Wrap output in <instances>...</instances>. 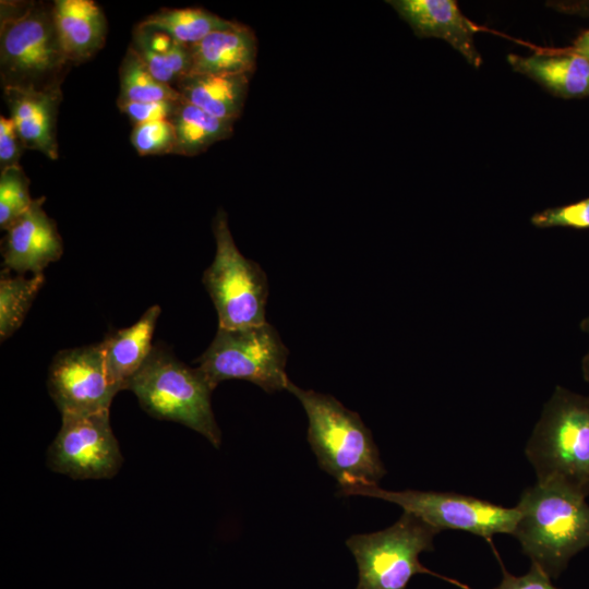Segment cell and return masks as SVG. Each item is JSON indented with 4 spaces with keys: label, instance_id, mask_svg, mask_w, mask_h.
Instances as JSON below:
<instances>
[{
    "label": "cell",
    "instance_id": "6da1fadb",
    "mask_svg": "<svg viewBox=\"0 0 589 589\" xmlns=\"http://www.w3.org/2000/svg\"><path fill=\"white\" fill-rule=\"evenodd\" d=\"M286 390L304 408L310 446L318 466L338 481L340 491L377 485L386 469L372 433L359 414L333 396L302 389L291 381Z\"/></svg>",
    "mask_w": 589,
    "mask_h": 589
},
{
    "label": "cell",
    "instance_id": "7a4b0ae2",
    "mask_svg": "<svg viewBox=\"0 0 589 589\" xmlns=\"http://www.w3.org/2000/svg\"><path fill=\"white\" fill-rule=\"evenodd\" d=\"M520 512L513 536L531 564L551 579L570 558L589 546V505L585 497L555 484L527 488L516 505Z\"/></svg>",
    "mask_w": 589,
    "mask_h": 589
},
{
    "label": "cell",
    "instance_id": "3957f363",
    "mask_svg": "<svg viewBox=\"0 0 589 589\" xmlns=\"http://www.w3.org/2000/svg\"><path fill=\"white\" fill-rule=\"evenodd\" d=\"M70 68L56 33L52 2H0L2 89L59 87Z\"/></svg>",
    "mask_w": 589,
    "mask_h": 589
},
{
    "label": "cell",
    "instance_id": "277c9868",
    "mask_svg": "<svg viewBox=\"0 0 589 589\" xmlns=\"http://www.w3.org/2000/svg\"><path fill=\"white\" fill-rule=\"evenodd\" d=\"M538 482L589 496V396L557 386L526 445Z\"/></svg>",
    "mask_w": 589,
    "mask_h": 589
},
{
    "label": "cell",
    "instance_id": "5b68a950",
    "mask_svg": "<svg viewBox=\"0 0 589 589\" xmlns=\"http://www.w3.org/2000/svg\"><path fill=\"white\" fill-rule=\"evenodd\" d=\"M125 389L136 396L149 416L181 423L219 447L221 432L211 405L214 389L197 368L178 360L168 349L154 346Z\"/></svg>",
    "mask_w": 589,
    "mask_h": 589
},
{
    "label": "cell",
    "instance_id": "8992f818",
    "mask_svg": "<svg viewBox=\"0 0 589 589\" xmlns=\"http://www.w3.org/2000/svg\"><path fill=\"white\" fill-rule=\"evenodd\" d=\"M213 233L216 252L202 280L217 311L218 327L236 329L266 323V274L257 263L241 254L223 208L214 217Z\"/></svg>",
    "mask_w": 589,
    "mask_h": 589
},
{
    "label": "cell",
    "instance_id": "52a82bcc",
    "mask_svg": "<svg viewBox=\"0 0 589 589\" xmlns=\"http://www.w3.org/2000/svg\"><path fill=\"white\" fill-rule=\"evenodd\" d=\"M438 532L418 516L404 512L384 530L351 536L346 545L358 565L356 589H406L417 574L441 577L419 561L420 553L434 550L433 540Z\"/></svg>",
    "mask_w": 589,
    "mask_h": 589
},
{
    "label": "cell",
    "instance_id": "ba28073f",
    "mask_svg": "<svg viewBox=\"0 0 589 589\" xmlns=\"http://www.w3.org/2000/svg\"><path fill=\"white\" fill-rule=\"evenodd\" d=\"M288 349L278 332L267 322L245 328H219L197 359V370L209 386L238 378L249 381L267 393L286 389Z\"/></svg>",
    "mask_w": 589,
    "mask_h": 589
},
{
    "label": "cell",
    "instance_id": "9c48e42d",
    "mask_svg": "<svg viewBox=\"0 0 589 589\" xmlns=\"http://www.w3.org/2000/svg\"><path fill=\"white\" fill-rule=\"evenodd\" d=\"M338 495L381 498L397 504L440 531L461 530L485 539L498 533L513 536L520 517L517 506L504 507L455 492L387 491L366 485L339 491Z\"/></svg>",
    "mask_w": 589,
    "mask_h": 589
},
{
    "label": "cell",
    "instance_id": "30bf717a",
    "mask_svg": "<svg viewBox=\"0 0 589 589\" xmlns=\"http://www.w3.org/2000/svg\"><path fill=\"white\" fill-rule=\"evenodd\" d=\"M122 461L109 410L62 414L61 428L47 453L50 470L74 480L110 479Z\"/></svg>",
    "mask_w": 589,
    "mask_h": 589
},
{
    "label": "cell",
    "instance_id": "8fae6325",
    "mask_svg": "<svg viewBox=\"0 0 589 589\" xmlns=\"http://www.w3.org/2000/svg\"><path fill=\"white\" fill-rule=\"evenodd\" d=\"M47 386L61 414L109 410L120 392L108 375L100 344L60 350L50 363Z\"/></svg>",
    "mask_w": 589,
    "mask_h": 589
},
{
    "label": "cell",
    "instance_id": "7c38bea8",
    "mask_svg": "<svg viewBox=\"0 0 589 589\" xmlns=\"http://www.w3.org/2000/svg\"><path fill=\"white\" fill-rule=\"evenodd\" d=\"M45 197L34 199L32 206L5 230L2 239V268L15 274H41L63 253L57 224L44 211Z\"/></svg>",
    "mask_w": 589,
    "mask_h": 589
},
{
    "label": "cell",
    "instance_id": "4fadbf2b",
    "mask_svg": "<svg viewBox=\"0 0 589 589\" xmlns=\"http://www.w3.org/2000/svg\"><path fill=\"white\" fill-rule=\"evenodd\" d=\"M387 3L420 38H438L449 44L478 69L482 58L474 45L479 26L459 10L455 0H390Z\"/></svg>",
    "mask_w": 589,
    "mask_h": 589
},
{
    "label": "cell",
    "instance_id": "5bb4252c",
    "mask_svg": "<svg viewBox=\"0 0 589 589\" xmlns=\"http://www.w3.org/2000/svg\"><path fill=\"white\" fill-rule=\"evenodd\" d=\"M3 98L25 149L59 158L57 120L62 100L61 86L37 91L3 88Z\"/></svg>",
    "mask_w": 589,
    "mask_h": 589
},
{
    "label": "cell",
    "instance_id": "9a60e30c",
    "mask_svg": "<svg viewBox=\"0 0 589 589\" xmlns=\"http://www.w3.org/2000/svg\"><path fill=\"white\" fill-rule=\"evenodd\" d=\"M507 61L516 72L533 80L555 96H589V59L573 47L542 49L529 56L509 53Z\"/></svg>",
    "mask_w": 589,
    "mask_h": 589
},
{
    "label": "cell",
    "instance_id": "2e32d148",
    "mask_svg": "<svg viewBox=\"0 0 589 589\" xmlns=\"http://www.w3.org/2000/svg\"><path fill=\"white\" fill-rule=\"evenodd\" d=\"M56 33L68 62L77 65L92 59L105 45L107 20L93 0H55Z\"/></svg>",
    "mask_w": 589,
    "mask_h": 589
},
{
    "label": "cell",
    "instance_id": "e0dca14e",
    "mask_svg": "<svg viewBox=\"0 0 589 589\" xmlns=\"http://www.w3.org/2000/svg\"><path fill=\"white\" fill-rule=\"evenodd\" d=\"M189 75L252 74L256 65L257 40L247 25L235 22L190 47ZM188 75V76H189Z\"/></svg>",
    "mask_w": 589,
    "mask_h": 589
},
{
    "label": "cell",
    "instance_id": "ac0fdd59",
    "mask_svg": "<svg viewBox=\"0 0 589 589\" xmlns=\"http://www.w3.org/2000/svg\"><path fill=\"white\" fill-rule=\"evenodd\" d=\"M161 313L159 305L149 306L133 325L115 330L101 342L108 375L119 390L143 366L154 346L156 323Z\"/></svg>",
    "mask_w": 589,
    "mask_h": 589
},
{
    "label": "cell",
    "instance_id": "d6986e66",
    "mask_svg": "<svg viewBox=\"0 0 589 589\" xmlns=\"http://www.w3.org/2000/svg\"><path fill=\"white\" fill-rule=\"evenodd\" d=\"M250 74H200L184 77L176 86L181 98L224 120H237L249 91Z\"/></svg>",
    "mask_w": 589,
    "mask_h": 589
},
{
    "label": "cell",
    "instance_id": "ffe728a7",
    "mask_svg": "<svg viewBox=\"0 0 589 589\" xmlns=\"http://www.w3.org/2000/svg\"><path fill=\"white\" fill-rule=\"evenodd\" d=\"M130 47L159 82L175 87L191 70L190 47L169 35L149 27L136 26Z\"/></svg>",
    "mask_w": 589,
    "mask_h": 589
},
{
    "label": "cell",
    "instance_id": "44dd1931",
    "mask_svg": "<svg viewBox=\"0 0 589 589\" xmlns=\"http://www.w3.org/2000/svg\"><path fill=\"white\" fill-rule=\"evenodd\" d=\"M176 144L173 154L195 156L232 135L233 121L216 118L180 98L169 118Z\"/></svg>",
    "mask_w": 589,
    "mask_h": 589
},
{
    "label": "cell",
    "instance_id": "7402d4cb",
    "mask_svg": "<svg viewBox=\"0 0 589 589\" xmlns=\"http://www.w3.org/2000/svg\"><path fill=\"white\" fill-rule=\"evenodd\" d=\"M235 21L225 20L202 8L163 9L139 25L160 31L173 40L191 47L211 33L230 27Z\"/></svg>",
    "mask_w": 589,
    "mask_h": 589
},
{
    "label": "cell",
    "instance_id": "603a6c76",
    "mask_svg": "<svg viewBox=\"0 0 589 589\" xmlns=\"http://www.w3.org/2000/svg\"><path fill=\"white\" fill-rule=\"evenodd\" d=\"M45 281L44 273L15 274L7 268L0 273V339H8L23 324Z\"/></svg>",
    "mask_w": 589,
    "mask_h": 589
},
{
    "label": "cell",
    "instance_id": "cb8c5ba5",
    "mask_svg": "<svg viewBox=\"0 0 589 589\" xmlns=\"http://www.w3.org/2000/svg\"><path fill=\"white\" fill-rule=\"evenodd\" d=\"M120 93L117 105L142 101H178L179 92L156 80L129 46L119 68Z\"/></svg>",
    "mask_w": 589,
    "mask_h": 589
},
{
    "label": "cell",
    "instance_id": "d4e9b609",
    "mask_svg": "<svg viewBox=\"0 0 589 589\" xmlns=\"http://www.w3.org/2000/svg\"><path fill=\"white\" fill-rule=\"evenodd\" d=\"M29 180L22 167L0 171V228L7 230L32 206Z\"/></svg>",
    "mask_w": 589,
    "mask_h": 589
},
{
    "label": "cell",
    "instance_id": "484cf974",
    "mask_svg": "<svg viewBox=\"0 0 589 589\" xmlns=\"http://www.w3.org/2000/svg\"><path fill=\"white\" fill-rule=\"evenodd\" d=\"M132 146L141 156L173 154L176 135L169 119L133 125Z\"/></svg>",
    "mask_w": 589,
    "mask_h": 589
},
{
    "label": "cell",
    "instance_id": "4316f807",
    "mask_svg": "<svg viewBox=\"0 0 589 589\" xmlns=\"http://www.w3.org/2000/svg\"><path fill=\"white\" fill-rule=\"evenodd\" d=\"M531 224L538 228L568 227L589 228V197L582 201L546 208L531 217Z\"/></svg>",
    "mask_w": 589,
    "mask_h": 589
},
{
    "label": "cell",
    "instance_id": "83f0119b",
    "mask_svg": "<svg viewBox=\"0 0 589 589\" xmlns=\"http://www.w3.org/2000/svg\"><path fill=\"white\" fill-rule=\"evenodd\" d=\"M25 149L14 122L11 118L0 117V171L19 168L20 158Z\"/></svg>",
    "mask_w": 589,
    "mask_h": 589
},
{
    "label": "cell",
    "instance_id": "f1b7e54d",
    "mask_svg": "<svg viewBox=\"0 0 589 589\" xmlns=\"http://www.w3.org/2000/svg\"><path fill=\"white\" fill-rule=\"evenodd\" d=\"M177 101H142L118 105L133 125L169 119Z\"/></svg>",
    "mask_w": 589,
    "mask_h": 589
},
{
    "label": "cell",
    "instance_id": "f546056e",
    "mask_svg": "<svg viewBox=\"0 0 589 589\" xmlns=\"http://www.w3.org/2000/svg\"><path fill=\"white\" fill-rule=\"evenodd\" d=\"M501 566L503 578L493 589H558L552 584L551 578L533 564L520 576L512 575L502 563Z\"/></svg>",
    "mask_w": 589,
    "mask_h": 589
},
{
    "label": "cell",
    "instance_id": "4dcf8cb0",
    "mask_svg": "<svg viewBox=\"0 0 589 589\" xmlns=\"http://www.w3.org/2000/svg\"><path fill=\"white\" fill-rule=\"evenodd\" d=\"M573 48L589 59V28L577 37Z\"/></svg>",
    "mask_w": 589,
    "mask_h": 589
},
{
    "label": "cell",
    "instance_id": "1f68e13d",
    "mask_svg": "<svg viewBox=\"0 0 589 589\" xmlns=\"http://www.w3.org/2000/svg\"><path fill=\"white\" fill-rule=\"evenodd\" d=\"M580 327L584 332H586L589 335V316L584 318L580 323ZM582 375L584 378L589 382V351L582 359Z\"/></svg>",
    "mask_w": 589,
    "mask_h": 589
}]
</instances>
